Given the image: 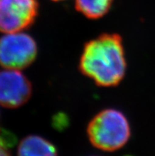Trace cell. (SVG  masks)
Here are the masks:
<instances>
[{"label":"cell","instance_id":"cell-1","mask_svg":"<svg viewBox=\"0 0 155 156\" xmlns=\"http://www.w3.org/2000/svg\"><path fill=\"white\" fill-rule=\"evenodd\" d=\"M127 69L122 38L116 34H103L87 42L79 61V70L100 87H115Z\"/></svg>","mask_w":155,"mask_h":156},{"label":"cell","instance_id":"cell-2","mask_svg":"<svg viewBox=\"0 0 155 156\" xmlns=\"http://www.w3.org/2000/svg\"><path fill=\"white\" fill-rule=\"evenodd\" d=\"M87 135L93 146L104 151H114L128 143L131 129L128 119L122 112L106 109L90 121Z\"/></svg>","mask_w":155,"mask_h":156},{"label":"cell","instance_id":"cell-3","mask_svg":"<svg viewBox=\"0 0 155 156\" xmlns=\"http://www.w3.org/2000/svg\"><path fill=\"white\" fill-rule=\"evenodd\" d=\"M37 55V43L29 34L18 32L0 37V65L6 69H24L35 60Z\"/></svg>","mask_w":155,"mask_h":156},{"label":"cell","instance_id":"cell-4","mask_svg":"<svg viewBox=\"0 0 155 156\" xmlns=\"http://www.w3.org/2000/svg\"><path fill=\"white\" fill-rule=\"evenodd\" d=\"M37 0H0V33L11 34L33 25L38 14Z\"/></svg>","mask_w":155,"mask_h":156},{"label":"cell","instance_id":"cell-5","mask_svg":"<svg viewBox=\"0 0 155 156\" xmlns=\"http://www.w3.org/2000/svg\"><path fill=\"white\" fill-rule=\"evenodd\" d=\"M32 95V84L18 70L0 71V105L16 109L29 101Z\"/></svg>","mask_w":155,"mask_h":156},{"label":"cell","instance_id":"cell-6","mask_svg":"<svg viewBox=\"0 0 155 156\" xmlns=\"http://www.w3.org/2000/svg\"><path fill=\"white\" fill-rule=\"evenodd\" d=\"M55 147L39 136H28L19 144L18 156H57Z\"/></svg>","mask_w":155,"mask_h":156},{"label":"cell","instance_id":"cell-7","mask_svg":"<svg viewBox=\"0 0 155 156\" xmlns=\"http://www.w3.org/2000/svg\"><path fill=\"white\" fill-rule=\"evenodd\" d=\"M114 0H75V8L90 19H98L110 10Z\"/></svg>","mask_w":155,"mask_h":156},{"label":"cell","instance_id":"cell-8","mask_svg":"<svg viewBox=\"0 0 155 156\" xmlns=\"http://www.w3.org/2000/svg\"><path fill=\"white\" fill-rule=\"evenodd\" d=\"M0 156H10L9 152L7 151V149L5 148L0 143Z\"/></svg>","mask_w":155,"mask_h":156},{"label":"cell","instance_id":"cell-9","mask_svg":"<svg viewBox=\"0 0 155 156\" xmlns=\"http://www.w3.org/2000/svg\"><path fill=\"white\" fill-rule=\"evenodd\" d=\"M52 1H63V0H52Z\"/></svg>","mask_w":155,"mask_h":156}]
</instances>
